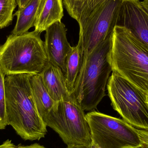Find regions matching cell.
Segmentation results:
<instances>
[{
  "instance_id": "17",
  "label": "cell",
  "mask_w": 148,
  "mask_h": 148,
  "mask_svg": "<svg viewBox=\"0 0 148 148\" xmlns=\"http://www.w3.org/2000/svg\"><path fill=\"white\" fill-rule=\"evenodd\" d=\"M17 5L16 0H0V29L11 24Z\"/></svg>"
},
{
  "instance_id": "12",
  "label": "cell",
  "mask_w": 148,
  "mask_h": 148,
  "mask_svg": "<svg viewBox=\"0 0 148 148\" xmlns=\"http://www.w3.org/2000/svg\"><path fill=\"white\" fill-rule=\"evenodd\" d=\"M64 16L62 0H43L35 23V31L42 33L50 26L61 21Z\"/></svg>"
},
{
  "instance_id": "4",
  "label": "cell",
  "mask_w": 148,
  "mask_h": 148,
  "mask_svg": "<svg viewBox=\"0 0 148 148\" xmlns=\"http://www.w3.org/2000/svg\"><path fill=\"white\" fill-rule=\"evenodd\" d=\"M40 33L11 34L0 48V68L5 75L40 74L49 63Z\"/></svg>"
},
{
  "instance_id": "23",
  "label": "cell",
  "mask_w": 148,
  "mask_h": 148,
  "mask_svg": "<svg viewBox=\"0 0 148 148\" xmlns=\"http://www.w3.org/2000/svg\"><path fill=\"white\" fill-rule=\"evenodd\" d=\"M140 3L143 8L148 14V0H143L140 1Z\"/></svg>"
},
{
  "instance_id": "13",
  "label": "cell",
  "mask_w": 148,
  "mask_h": 148,
  "mask_svg": "<svg viewBox=\"0 0 148 148\" xmlns=\"http://www.w3.org/2000/svg\"><path fill=\"white\" fill-rule=\"evenodd\" d=\"M29 82L37 111L42 119L52 110L56 102L47 90L40 74L31 75Z\"/></svg>"
},
{
  "instance_id": "25",
  "label": "cell",
  "mask_w": 148,
  "mask_h": 148,
  "mask_svg": "<svg viewBox=\"0 0 148 148\" xmlns=\"http://www.w3.org/2000/svg\"><path fill=\"white\" fill-rule=\"evenodd\" d=\"M147 101L148 102V94H147Z\"/></svg>"
},
{
  "instance_id": "22",
  "label": "cell",
  "mask_w": 148,
  "mask_h": 148,
  "mask_svg": "<svg viewBox=\"0 0 148 148\" xmlns=\"http://www.w3.org/2000/svg\"><path fill=\"white\" fill-rule=\"evenodd\" d=\"M66 148H90V145H68Z\"/></svg>"
},
{
  "instance_id": "21",
  "label": "cell",
  "mask_w": 148,
  "mask_h": 148,
  "mask_svg": "<svg viewBox=\"0 0 148 148\" xmlns=\"http://www.w3.org/2000/svg\"><path fill=\"white\" fill-rule=\"evenodd\" d=\"M30 1V0H16L18 9L22 8L25 7Z\"/></svg>"
},
{
  "instance_id": "2",
  "label": "cell",
  "mask_w": 148,
  "mask_h": 148,
  "mask_svg": "<svg viewBox=\"0 0 148 148\" xmlns=\"http://www.w3.org/2000/svg\"><path fill=\"white\" fill-rule=\"evenodd\" d=\"M110 60L113 71L148 94V48L131 31L115 28L111 40Z\"/></svg>"
},
{
  "instance_id": "3",
  "label": "cell",
  "mask_w": 148,
  "mask_h": 148,
  "mask_svg": "<svg viewBox=\"0 0 148 148\" xmlns=\"http://www.w3.org/2000/svg\"><path fill=\"white\" fill-rule=\"evenodd\" d=\"M111 40L112 37L101 42L83 58L71 96L79 103L84 111L96 108L106 95V85L113 71L110 60Z\"/></svg>"
},
{
  "instance_id": "14",
  "label": "cell",
  "mask_w": 148,
  "mask_h": 148,
  "mask_svg": "<svg viewBox=\"0 0 148 148\" xmlns=\"http://www.w3.org/2000/svg\"><path fill=\"white\" fill-rule=\"evenodd\" d=\"M43 1L30 0L25 7L18 9L14 14V16H16V22L11 34L21 35L34 27L36 16Z\"/></svg>"
},
{
  "instance_id": "26",
  "label": "cell",
  "mask_w": 148,
  "mask_h": 148,
  "mask_svg": "<svg viewBox=\"0 0 148 148\" xmlns=\"http://www.w3.org/2000/svg\"></svg>"
},
{
  "instance_id": "15",
  "label": "cell",
  "mask_w": 148,
  "mask_h": 148,
  "mask_svg": "<svg viewBox=\"0 0 148 148\" xmlns=\"http://www.w3.org/2000/svg\"><path fill=\"white\" fill-rule=\"evenodd\" d=\"M83 60V51L80 44L72 47L65 62V77L67 88L70 96L80 73Z\"/></svg>"
},
{
  "instance_id": "18",
  "label": "cell",
  "mask_w": 148,
  "mask_h": 148,
  "mask_svg": "<svg viewBox=\"0 0 148 148\" xmlns=\"http://www.w3.org/2000/svg\"><path fill=\"white\" fill-rule=\"evenodd\" d=\"M5 76L0 68V130L5 129L8 125L5 103Z\"/></svg>"
},
{
  "instance_id": "16",
  "label": "cell",
  "mask_w": 148,
  "mask_h": 148,
  "mask_svg": "<svg viewBox=\"0 0 148 148\" xmlns=\"http://www.w3.org/2000/svg\"><path fill=\"white\" fill-rule=\"evenodd\" d=\"M103 0H62L69 15L82 25Z\"/></svg>"
},
{
  "instance_id": "5",
  "label": "cell",
  "mask_w": 148,
  "mask_h": 148,
  "mask_svg": "<svg viewBox=\"0 0 148 148\" xmlns=\"http://www.w3.org/2000/svg\"><path fill=\"white\" fill-rule=\"evenodd\" d=\"M42 120L67 146L91 143L90 129L84 111L71 96L56 102Z\"/></svg>"
},
{
  "instance_id": "19",
  "label": "cell",
  "mask_w": 148,
  "mask_h": 148,
  "mask_svg": "<svg viewBox=\"0 0 148 148\" xmlns=\"http://www.w3.org/2000/svg\"><path fill=\"white\" fill-rule=\"evenodd\" d=\"M0 148H46L42 145L37 143L31 144L30 145H23L20 144L15 145L13 143L11 140H6L0 145Z\"/></svg>"
},
{
  "instance_id": "28",
  "label": "cell",
  "mask_w": 148,
  "mask_h": 148,
  "mask_svg": "<svg viewBox=\"0 0 148 148\" xmlns=\"http://www.w3.org/2000/svg\"><path fill=\"white\" fill-rule=\"evenodd\" d=\"M140 148H141V147H140Z\"/></svg>"
},
{
  "instance_id": "7",
  "label": "cell",
  "mask_w": 148,
  "mask_h": 148,
  "mask_svg": "<svg viewBox=\"0 0 148 148\" xmlns=\"http://www.w3.org/2000/svg\"><path fill=\"white\" fill-rule=\"evenodd\" d=\"M86 118L92 141L99 147H141L137 129L124 120L96 111L87 113Z\"/></svg>"
},
{
  "instance_id": "27",
  "label": "cell",
  "mask_w": 148,
  "mask_h": 148,
  "mask_svg": "<svg viewBox=\"0 0 148 148\" xmlns=\"http://www.w3.org/2000/svg\"><path fill=\"white\" fill-rule=\"evenodd\" d=\"M0 48H1V46H0Z\"/></svg>"
},
{
  "instance_id": "20",
  "label": "cell",
  "mask_w": 148,
  "mask_h": 148,
  "mask_svg": "<svg viewBox=\"0 0 148 148\" xmlns=\"http://www.w3.org/2000/svg\"><path fill=\"white\" fill-rule=\"evenodd\" d=\"M142 143V148H148V130L137 129Z\"/></svg>"
},
{
  "instance_id": "10",
  "label": "cell",
  "mask_w": 148,
  "mask_h": 148,
  "mask_svg": "<svg viewBox=\"0 0 148 148\" xmlns=\"http://www.w3.org/2000/svg\"><path fill=\"white\" fill-rule=\"evenodd\" d=\"M117 25L129 29L148 48V14L139 0H123Z\"/></svg>"
},
{
  "instance_id": "9",
  "label": "cell",
  "mask_w": 148,
  "mask_h": 148,
  "mask_svg": "<svg viewBox=\"0 0 148 148\" xmlns=\"http://www.w3.org/2000/svg\"><path fill=\"white\" fill-rule=\"evenodd\" d=\"M67 29L61 21L57 22L46 30L44 47L49 62L66 71L65 62L72 49L66 36Z\"/></svg>"
},
{
  "instance_id": "8",
  "label": "cell",
  "mask_w": 148,
  "mask_h": 148,
  "mask_svg": "<svg viewBox=\"0 0 148 148\" xmlns=\"http://www.w3.org/2000/svg\"><path fill=\"white\" fill-rule=\"evenodd\" d=\"M123 0H103L79 26L78 43L87 57L97 45L112 37Z\"/></svg>"
},
{
  "instance_id": "1",
  "label": "cell",
  "mask_w": 148,
  "mask_h": 148,
  "mask_svg": "<svg viewBox=\"0 0 148 148\" xmlns=\"http://www.w3.org/2000/svg\"><path fill=\"white\" fill-rule=\"evenodd\" d=\"M32 74L8 75L5 77V103L8 125L24 140H39L47 133L37 111L30 86Z\"/></svg>"
},
{
  "instance_id": "11",
  "label": "cell",
  "mask_w": 148,
  "mask_h": 148,
  "mask_svg": "<svg viewBox=\"0 0 148 148\" xmlns=\"http://www.w3.org/2000/svg\"><path fill=\"white\" fill-rule=\"evenodd\" d=\"M44 86L53 100L56 102L70 97L65 79L61 69L49 62L40 74Z\"/></svg>"
},
{
  "instance_id": "24",
  "label": "cell",
  "mask_w": 148,
  "mask_h": 148,
  "mask_svg": "<svg viewBox=\"0 0 148 148\" xmlns=\"http://www.w3.org/2000/svg\"><path fill=\"white\" fill-rule=\"evenodd\" d=\"M90 148H101L99 147L98 146L95 144L93 142L91 141L90 144Z\"/></svg>"
},
{
  "instance_id": "6",
  "label": "cell",
  "mask_w": 148,
  "mask_h": 148,
  "mask_svg": "<svg viewBox=\"0 0 148 148\" xmlns=\"http://www.w3.org/2000/svg\"><path fill=\"white\" fill-rule=\"evenodd\" d=\"M107 87L112 107L123 120L133 127L148 130L147 95L115 71Z\"/></svg>"
}]
</instances>
